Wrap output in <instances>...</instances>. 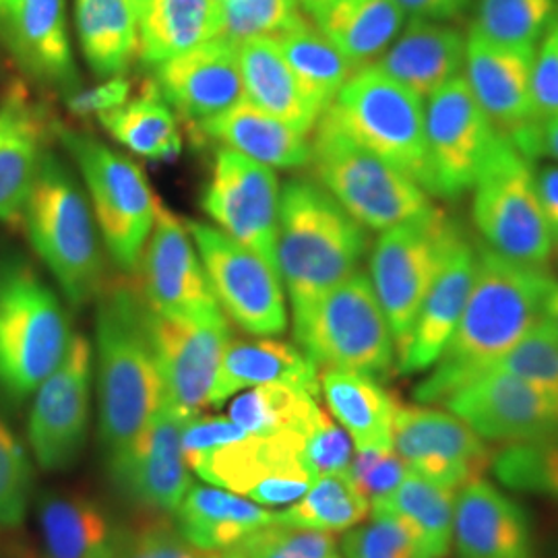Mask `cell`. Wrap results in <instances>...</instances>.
I'll use <instances>...</instances> for the list:
<instances>
[{
	"instance_id": "1",
	"label": "cell",
	"mask_w": 558,
	"mask_h": 558,
	"mask_svg": "<svg viewBox=\"0 0 558 558\" xmlns=\"http://www.w3.org/2000/svg\"><path fill=\"white\" fill-rule=\"evenodd\" d=\"M555 281L548 269L525 267L486 244L478 246L476 276L463 315L430 375L416 387L420 403H442L507 354L542 320L544 300Z\"/></svg>"
},
{
	"instance_id": "2",
	"label": "cell",
	"mask_w": 558,
	"mask_h": 558,
	"mask_svg": "<svg viewBox=\"0 0 558 558\" xmlns=\"http://www.w3.org/2000/svg\"><path fill=\"white\" fill-rule=\"evenodd\" d=\"M98 296L100 439L112 458L160 412L163 383L141 292L129 283H114L100 290Z\"/></svg>"
},
{
	"instance_id": "3",
	"label": "cell",
	"mask_w": 558,
	"mask_h": 558,
	"mask_svg": "<svg viewBox=\"0 0 558 558\" xmlns=\"http://www.w3.org/2000/svg\"><path fill=\"white\" fill-rule=\"evenodd\" d=\"M368 248L360 226L319 182L294 179L279 195L276 260L292 319L359 271Z\"/></svg>"
},
{
	"instance_id": "4",
	"label": "cell",
	"mask_w": 558,
	"mask_h": 558,
	"mask_svg": "<svg viewBox=\"0 0 558 558\" xmlns=\"http://www.w3.org/2000/svg\"><path fill=\"white\" fill-rule=\"evenodd\" d=\"M71 325L59 296L20 259H0V393H36L64 359Z\"/></svg>"
},
{
	"instance_id": "5",
	"label": "cell",
	"mask_w": 558,
	"mask_h": 558,
	"mask_svg": "<svg viewBox=\"0 0 558 558\" xmlns=\"http://www.w3.org/2000/svg\"><path fill=\"white\" fill-rule=\"evenodd\" d=\"M313 133L315 177L366 230L385 232L433 209L430 195L420 184L352 140L327 110Z\"/></svg>"
},
{
	"instance_id": "6",
	"label": "cell",
	"mask_w": 558,
	"mask_h": 558,
	"mask_svg": "<svg viewBox=\"0 0 558 558\" xmlns=\"http://www.w3.org/2000/svg\"><path fill=\"white\" fill-rule=\"evenodd\" d=\"M27 236L75 306L101 290V253L94 216L77 180L54 156L41 160L23 209Z\"/></svg>"
},
{
	"instance_id": "7",
	"label": "cell",
	"mask_w": 558,
	"mask_h": 558,
	"mask_svg": "<svg viewBox=\"0 0 558 558\" xmlns=\"http://www.w3.org/2000/svg\"><path fill=\"white\" fill-rule=\"evenodd\" d=\"M294 336L319 373L341 368L380 380L398 364L396 341L375 288L360 271L294 319Z\"/></svg>"
},
{
	"instance_id": "8",
	"label": "cell",
	"mask_w": 558,
	"mask_h": 558,
	"mask_svg": "<svg viewBox=\"0 0 558 558\" xmlns=\"http://www.w3.org/2000/svg\"><path fill=\"white\" fill-rule=\"evenodd\" d=\"M341 129L433 195L424 100L375 64L359 69L327 108Z\"/></svg>"
},
{
	"instance_id": "9",
	"label": "cell",
	"mask_w": 558,
	"mask_h": 558,
	"mask_svg": "<svg viewBox=\"0 0 558 558\" xmlns=\"http://www.w3.org/2000/svg\"><path fill=\"white\" fill-rule=\"evenodd\" d=\"M472 216L490 251L525 267L548 269L555 242L542 211L536 170L505 135L474 184Z\"/></svg>"
},
{
	"instance_id": "10",
	"label": "cell",
	"mask_w": 558,
	"mask_h": 558,
	"mask_svg": "<svg viewBox=\"0 0 558 558\" xmlns=\"http://www.w3.org/2000/svg\"><path fill=\"white\" fill-rule=\"evenodd\" d=\"M459 236L458 223L437 207L380 232L371 255V283L389 323L398 359L408 345L422 300Z\"/></svg>"
},
{
	"instance_id": "11",
	"label": "cell",
	"mask_w": 558,
	"mask_h": 558,
	"mask_svg": "<svg viewBox=\"0 0 558 558\" xmlns=\"http://www.w3.org/2000/svg\"><path fill=\"white\" fill-rule=\"evenodd\" d=\"M62 143L80 163L110 257L120 269H137L158 211L140 166L89 135L62 131Z\"/></svg>"
},
{
	"instance_id": "12",
	"label": "cell",
	"mask_w": 558,
	"mask_h": 558,
	"mask_svg": "<svg viewBox=\"0 0 558 558\" xmlns=\"http://www.w3.org/2000/svg\"><path fill=\"white\" fill-rule=\"evenodd\" d=\"M186 230L221 311L251 336H281L288 327V304L278 267L216 226L186 221Z\"/></svg>"
},
{
	"instance_id": "13",
	"label": "cell",
	"mask_w": 558,
	"mask_h": 558,
	"mask_svg": "<svg viewBox=\"0 0 558 558\" xmlns=\"http://www.w3.org/2000/svg\"><path fill=\"white\" fill-rule=\"evenodd\" d=\"M191 472L211 486L236 493L260 507H288L315 482L294 435H253L189 459Z\"/></svg>"
},
{
	"instance_id": "14",
	"label": "cell",
	"mask_w": 558,
	"mask_h": 558,
	"mask_svg": "<svg viewBox=\"0 0 558 558\" xmlns=\"http://www.w3.org/2000/svg\"><path fill=\"white\" fill-rule=\"evenodd\" d=\"M424 114L433 195L458 199L474 189L500 133L480 108L463 75L433 92Z\"/></svg>"
},
{
	"instance_id": "15",
	"label": "cell",
	"mask_w": 558,
	"mask_h": 558,
	"mask_svg": "<svg viewBox=\"0 0 558 558\" xmlns=\"http://www.w3.org/2000/svg\"><path fill=\"white\" fill-rule=\"evenodd\" d=\"M94 348L75 333L64 359L36 389L27 420V439L44 470L73 465L85 447L92 410Z\"/></svg>"
},
{
	"instance_id": "16",
	"label": "cell",
	"mask_w": 558,
	"mask_h": 558,
	"mask_svg": "<svg viewBox=\"0 0 558 558\" xmlns=\"http://www.w3.org/2000/svg\"><path fill=\"white\" fill-rule=\"evenodd\" d=\"M534 57L536 48L502 46L470 29L463 64V77L484 114L530 160L539 156L542 129L532 98Z\"/></svg>"
},
{
	"instance_id": "17",
	"label": "cell",
	"mask_w": 558,
	"mask_h": 558,
	"mask_svg": "<svg viewBox=\"0 0 558 558\" xmlns=\"http://www.w3.org/2000/svg\"><path fill=\"white\" fill-rule=\"evenodd\" d=\"M279 195L274 168L223 147L216 154L203 209L223 234L278 267Z\"/></svg>"
},
{
	"instance_id": "18",
	"label": "cell",
	"mask_w": 558,
	"mask_h": 558,
	"mask_svg": "<svg viewBox=\"0 0 558 558\" xmlns=\"http://www.w3.org/2000/svg\"><path fill=\"white\" fill-rule=\"evenodd\" d=\"M137 267L141 296L161 317L203 320L223 313L186 226L160 201Z\"/></svg>"
},
{
	"instance_id": "19",
	"label": "cell",
	"mask_w": 558,
	"mask_h": 558,
	"mask_svg": "<svg viewBox=\"0 0 558 558\" xmlns=\"http://www.w3.org/2000/svg\"><path fill=\"white\" fill-rule=\"evenodd\" d=\"M393 447L410 472L458 493L490 468L493 453L463 420L449 410L405 405L398 399Z\"/></svg>"
},
{
	"instance_id": "20",
	"label": "cell",
	"mask_w": 558,
	"mask_h": 558,
	"mask_svg": "<svg viewBox=\"0 0 558 558\" xmlns=\"http://www.w3.org/2000/svg\"><path fill=\"white\" fill-rule=\"evenodd\" d=\"M147 320L163 383V403L186 422L197 418L209 405L221 356L232 339L226 315L168 319L147 306Z\"/></svg>"
},
{
	"instance_id": "21",
	"label": "cell",
	"mask_w": 558,
	"mask_h": 558,
	"mask_svg": "<svg viewBox=\"0 0 558 558\" xmlns=\"http://www.w3.org/2000/svg\"><path fill=\"white\" fill-rule=\"evenodd\" d=\"M442 403L486 442L519 445L558 437L557 403L507 373H484Z\"/></svg>"
},
{
	"instance_id": "22",
	"label": "cell",
	"mask_w": 558,
	"mask_h": 558,
	"mask_svg": "<svg viewBox=\"0 0 558 558\" xmlns=\"http://www.w3.org/2000/svg\"><path fill=\"white\" fill-rule=\"evenodd\" d=\"M184 424L186 420L163 403L135 439L108 458L112 480L129 499L158 511L179 509L193 486L182 449Z\"/></svg>"
},
{
	"instance_id": "23",
	"label": "cell",
	"mask_w": 558,
	"mask_h": 558,
	"mask_svg": "<svg viewBox=\"0 0 558 558\" xmlns=\"http://www.w3.org/2000/svg\"><path fill=\"white\" fill-rule=\"evenodd\" d=\"M154 83L193 129L246 100L239 46L221 38L161 62L154 69Z\"/></svg>"
},
{
	"instance_id": "24",
	"label": "cell",
	"mask_w": 558,
	"mask_h": 558,
	"mask_svg": "<svg viewBox=\"0 0 558 558\" xmlns=\"http://www.w3.org/2000/svg\"><path fill=\"white\" fill-rule=\"evenodd\" d=\"M476 265L478 251L461 234L422 300L408 345L398 359L401 375L424 373L437 364L463 315Z\"/></svg>"
},
{
	"instance_id": "25",
	"label": "cell",
	"mask_w": 558,
	"mask_h": 558,
	"mask_svg": "<svg viewBox=\"0 0 558 558\" xmlns=\"http://www.w3.org/2000/svg\"><path fill=\"white\" fill-rule=\"evenodd\" d=\"M453 546L459 558H536L523 509L484 478L456 495Z\"/></svg>"
},
{
	"instance_id": "26",
	"label": "cell",
	"mask_w": 558,
	"mask_h": 558,
	"mask_svg": "<svg viewBox=\"0 0 558 558\" xmlns=\"http://www.w3.org/2000/svg\"><path fill=\"white\" fill-rule=\"evenodd\" d=\"M465 44L468 38L449 23L410 20L375 66L424 100L461 75Z\"/></svg>"
},
{
	"instance_id": "27",
	"label": "cell",
	"mask_w": 558,
	"mask_h": 558,
	"mask_svg": "<svg viewBox=\"0 0 558 558\" xmlns=\"http://www.w3.org/2000/svg\"><path fill=\"white\" fill-rule=\"evenodd\" d=\"M260 385H290L319 396V368L300 348L281 339H230L211 387L209 405L218 408Z\"/></svg>"
},
{
	"instance_id": "28",
	"label": "cell",
	"mask_w": 558,
	"mask_h": 558,
	"mask_svg": "<svg viewBox=\"0 0 558 558\" xmlns=\"http://www.w3.org/2000/svg\"><path fill=\"white\" fill-rule=\"evenodd\" d=\"M300 4L356 71L383 57L405 21L398 0H300Z\"/></svg>"
},
{
	"instance_id": "29",
	"label": "cell",
	"mask_w": 558,
	"mask_h": 558,
	"mask_svg": "<svg viewBox=\"0 0 558 558\" xmlns=\"http://www.w3.org/2000/svg\"><path fill=\"white\" fill-rule=\"evenodd\" d=\"M40 108L15 87L0 101V221L23 216L44 160Z\"/></svg>"
},
{
	"instance_id": "30",
	"label": "cell",
	"mask_w": 558,
	"mask_h": 558,
	"mask_svg": "<svg viewBox=\"0 0 558 558\" xmlns=\"http://www.w3.org/2000/svg\"><path fill=\"white\" fill-rule=\"evenodd\" d=\"M0 27L29 75L52 85L75 83L64 0H15Z\"/></svg>"
},
{
	"instance_id": "31",
	"label": "cell",
	"mask_w": 558,
	"mask_h": 558,
	"mask_svg": "<svg viewBox=\"0 0 558 558\" xmlns=\"http://www.w3.org/2000/svg\"><path fill=\"white\" fill-rule=\"evenodd\" d=\"M174 513L180 536L199 553L232 550L240 539L278 519V511L211 484L191 486Z\"/></svg>"
},
{
	"instance_id": "32",
	"label": "cell",
	"mask_w": 558,
	"mask_h": 558,
	"mask_svg": "<svg viewBox=\"0 0 558 558\" xmlns=\"http://www.w3.org/2000/svg\"><path fill=\"white\" fill-rule=\"evenodd\" d=\"M195 131L218 141L251 160L279 170H294L311 163V141L290 124L242 100L216 119L205 120Z\"/></svg>"
},
{
	"instance_id": "33",
	"label": "cell",
	"mask_w": 558,
	"mask_h": 558,
	"mask_svg": "<svg viewBox=\"0 0 558 558\" xmlns=\"http://www.w3.org/2000/svg\"><path fill=\"white\" fill-rule=\"evenodd\" d=\"M48 558H117L124 532L94 499L46 495L38 505Z\"/></svg>"
},
{
	"instance_id": "34",
	"label": "cell",
	"mask_w": 558,
	"mask_h": 558,
	"mask_svg": "<svg viewBox=\"0 0 558 558\" xmlns=\"http://www.w3.org/2000/svg\"><path fill=\"white\" fill-rule=\"evenodd\" d=\"M320 391L331 418L350 435L356 449L393 447L398 399L379 380L354 371L327 368L319 373Z\"/></svg>"
},
{
	"instance_id": "35",
	"label": "cell",
	"mask_w": 558,
	"mask_h": 558,
	"mask_svg": "<svg viewBox=\"0 0 558 558\" xmlns=\"http://www.w3.org/2000/svg\"><path fill=\"white\" fill-rule=\"evenodd\" d=\"M239 59L246 101L302 135L315 131L320 112L300 89L276 41H244L239 46Z\"/></svg>"
},
{
	"instance_id": "36",
	"label": "cell",
	"mask_w": 558,
	"mask_h": 558,
	"mask_svg": "<svg viewBox=\"0 0 558 558\" xmlns=\"http://www.w3.org/2000/svg\"><path fill=\"white\" fill-rule=\"evenodd\" d=\"M137 27L140 60L156 69L166 60L220 38L221 7L216 0H147Z\"/></svg>"
},
{
	"instance_id": "37",
	"label": "cell",
	"mask_w": 558,
	"mask_h": 558,
	"mask_svg": "<svg viewBox=\"0 0 558 558\" xmlns=\"http://www.w3.org/2000/svg\"><path fill=\"white\" fill-rule=\"evenodd\" d=\"M456 495L410 472L391 495L371 502V513L398 518L412 534L418 558H447L453 548Z\"/></svg>"
},
{
	"instance_id": "38",
	"label": "cell",
	"mask_w": 558,
	"mask_h": 558,
	"mask_svg": "<svg viewBox=\"0 0 558 558\" xmlns=\"http://www.w3.org/2000/svg\"><path fill=\"white\" fill-rule=\"evenodd\" d=\"M81 50L104 80L122 77L140 59L137 15L129 0H75Z\"/></svg>"
},
{
	"instance_id": "39",
	"label": "cell",
	"mask_w": 558,
	"mask_h": 558,
	"mask_svg": "<svg viewBox=\"0 0 558 558\" xmlns=\"http://www.w3.org/2000/svg\"><path fill=\"white\" fill-rule=\"evenodd\" d=\"M98 119L104 129L135 156L147 160H174L180 154L179 120L154 80L145 81L137 98H129Z\"/></svg>"
},
{
	"instance_id": "40",
	"label": "cell",
	"mask_w": 558,
	"mask_h": 558,
	"mask_svg": "<svg viewBox=\"0 0 558 558\" xmlns=\"http://www.w3.org/2000/svg\"><path fill=\"white\" fill-rule=\"evenodd\" d=\"M274 41L299 81L300 89L320 114L333 104L339 89L356 73L352 62L311 21Z\"/></svg>"
},
{
	"instance_id": "41",
	"label": "cell",
	"mask_w": 558,
	"mask_h": 558,
	"mask_svg": "<svg viewBox=\"0 0 558 558\" xmlns=\"http://www.w3.org/2000/svg\"><path fill=\"white\" fill-rule=\"evenodd\" d=\"M317 398L290 385H260L232 399L228 418L253 435H294L304 439L323 410Z\"/></svg>"
},
{
	"instance_id": "42",
	"label": "cell",
	"mask_w": 558,
	"mask_h": 558,
	"mask_svg": "<svg viewBox=\"0 0 558 558\" xmlns=\"http://www.w3.org/2000/svg\"><path fill=\"white\" fill-rule=\"evenodd\" d=\"M368 515L371 502L350 476L341 472L315 480L299 500L278 511V521L327 534H341L360 525Z\"/></svg>"
},
{
	"instance_id": "43",
	"label": "cell",
	"mask_w": 558,
	"mask_h": 558,
	"mask_svg": "<svg viewBox=\"0 0 558 558\" xmlns=\"http://www.w3.org/2000/svg\"><path fill=\"white\" fill-rule=\"evenodd\" d=\"M558 20V0H476L472 29L515 48H536Z\"/></svg>"
},
{
	"instance_id": "44",
	"label": "cell",
	"mask_w": 558,
	"mask_h": 558,
	"mask_svg": "<svg viewBox=\"0 0 558 558\" xmlns=\"http://www.w3.org/2000/svg\"><path fill=\"white\" fill-rule=\"evenodd\" d=\"M306 23L300 0H226L221 4L220 38L234 46L278 40Z\"/></svg>"
},
{
	"instance_id": "45",
	"label": "cell",
	"mask_w": 558,
	"mask_h": 558,
	"mask_svg": "<svg viewBox=\"0 0 558 558\" xmlns=\"http://www.w3.org/2000/svg\"><path fill=\"white\" fill-rule=\"evenodd\" d=\"M490 465L507 488L558 500V437L507 445Z\"/></svg>"
},
{
	"instance_id": "46",
	"label": "cell",
	"mask_w": 558,
	"mask_h": 558,
	"mask_svg": "<svg viewBox=\"0 0 558 558\" xmlns=\"http://www.w3.org/2000/svg\"><path fill=\"white\" fill-rule=\"evenodd\" d=\"M484 373H507L525 380L558 405V333L544 320L527 331ZM482 373V375H484Z\"/></svg>"
},
{
	"instance_id": "47",
	"label": "cell",
	"mask_w": 558,
	"mask_h": 558,
	"mask_svg": "<svg viewBox=\"0 0 558 558\" xmlns=\"http://www.w3.org/2000/svg\"><path fill=\"white\" fill-rule=\"evenodd\" d=\"M246 558H343L333 534L274 521L232 548Z\"/></svg>"
},
{
	"instance_id": "48",
	"label": "cell",
	"mask_w": 558,
	"mask_h": 558,
	"mask_svg": "<svg viewBox=\"0 0 558 558\" xmlns=\"http://www.w3.org/2000/svg\"><path fill=\"white\" fill-rule=\"evenodd\" d=\"M32 465L17 437L0 418V527L15 530L32 495Z\"/></svg>"
},
{
	"instance_id": "49",
	"label": "cell",
	"mask_w": 558,
	"mask_h": 558,
	"mask_svg": "<svg viewBox=\"0 0 558 558\" xmlns=\"http://www.w3.org/2000/svg\"><path fill=\"white\" fill-rule=\"evenodd\" d=\"M373 519L345 532L341 539L343 558H418L408 527L393 515L371 513Z\"/></svg>"
},
{
	"instance_id": "50",
	"label": "cell",
	"mask_w": 558,
	"mask_h": 558,
	"mask_svg": "<svg viewBox=\"0 0 558 558\" xmlns=\"http://www.w3.org/2000/svg\"><path fill=\"white\" fill-rule=\"evenodd\" d=\"M352 456L354 442L350 435L325 410H320L315 424L302 439V459L313 476L319 478L325 474L348 472Z\"/></svg>"
},
{
	"instance_id": "51",
	"label": "cell",
	"mask_w": 558,
	"mask_h": 558,
	"mask_svg": "<svg viewBox=\"0 0 558 558\" xmlns=\"http://www.w3.org/2000/svg\"><path fill=\"white\" fill-rule=\"evenodd\" d=\"M345 474L356 484V488L368 499V502H373L391 495L398 488L399 482L410 474V468L405 465L403 459L399 458L396 447H387V449L354 447V456Z\"/></svg>"
},
{
	"instance_id": "52",
	"label": "cell",
	"mask_w": 558,
	"mask_h": 558,
	"mask_svg": "<svg viewBox=\"0 0 558 558\" xmlns=\"http://www.w3.org/2000/svg\"><path fill=\"white\" fill-rule=\"evenodd\" d=\"M203 553L182 538L174 525L154 521L124 532L117 558H201Z\"/></svg>"
},
{
	"instance_id": "53",
	"label": "cell",
	"mask_w": 558,
	"mask_h": 558,
	"mask_svg": "<svg viewBox=\"0 0 558 558\" xmlns=\"http://www.w3.org/2000/svg\"><path fill=\"white\" fill-rule=\"evenodd\" d=\"M534 114L539 126L558 117V20L542 38L532 71Z\"/></svg>"
},
{
	"instance_id": "54",
	"label": "cell",
	"mask_w": 558,
	"mask_h": 558,
	"mask_svg": "<svg viewBox=\"0 0 558 558\" xmlns=\"http://www.w3.org/2000/svg\"><path fill=\"white\" fill-rule=\"evenodd\" d=\"M131 89H133V85H131V81L124 80V75L110 77L92 89L75 92L66 100V106L77 117H92V114L100 117L104 112H110L129 100Z\"/></svg>"
},
{
	"instance_id": "55",
	"label": "cell",
	"mask_w": 558,
	"mask_h": 558,
	"mask_svg": "<svg viewBox=\"0 0 558 558\" xmlns=\"http://www.w3.org/2000/svg\"><path fill=\"white\" fill-rule=\"evenodd\" d=\"M398 4L412 20L449 23L461 17L472 0H398Z\"/></svg>"
},
{
	"instance_id": "56",
	"label": "cell",
	"mask_w": 558,
	"mask_h": 558,
	"mask_svg": "<svg viewBox=\"0 0 558 558\" xmlns=\"http://www.w3.org/2000/svg\"><path fill=\"white\" fill-rule=\"evenodd\" d=\"M536 189H538L542 211L548 223L550 236L558 246V166H544L536 170Z\"/></svg>"
},
{
	"instance_id": "57",
	"label": "cell",
	"mask_w": 558,
	"mask_h": 558,
	"mask_svg": "<svg viewBox=\"0 0 558 558\" xmlns=\"http://www.w3.org/2000/svg\"><path fill=\"white\" fill-rule=\"evenodd\" d=\"M542 154L558 160V117L544 122L539 129V156Z\"/></svg>"
},
{
	"instance_id": "58",
	"label": "cell",
	"mask_w": 558,
	"mask_h": 558,
	"mask_svg": "<svg viewBox=\"0 0 558 558\" xmlns=\"http://www.w3.org/2000/svg\"><path fill=\"white\" fill-rule=\"evenodd\" d=\"M542 320L548 323L558 333V281L553 283V288L548 290L546 300H544V313H542Z\"/></svg>"
},
{
	"instance_id": "59",
	"label": "cell",
	"mask_w": 558,
	"mask_h": 558,
	"mask_svg": "<svg viewBox=\"0 0 558 558\" xmlns=\"http://www.w3.org/2000/svg\"><path fill=\"white\" fill-rule=\"evenodd\" d=\"M201 558H246L239 555V553H232V550H223V553H207V555H201Z\"/></svg>"
},
{
	"instance_id": "60",
	"label": "cell",
	"mask_w": 558,
	"mask_h": 558,
	"mask_svg": "<svg viewBox=\"0 0 558 558\" xmlns=\"http://www.w3.org/2000/svg\"><path fill=\"white\" fill-rule=\"evenodd\" d=\"M13 2H15V0H0V25H2V21L7 20V15H9L11 7H13Z\"/></svg>"
},
{
	"instance_id": "61",
	"label": "cell",
	"mask_w": 558,
	"mask_h": 558,
	"mask_svg": "<svg viewBox=\"0 0 558 558\" xmlns=\"http://www.w3.org/2000/svg\"><path fill=\"white\" fill-rule=\"evenodd\" d=\"M131 2V7H133V11H135V15H137V20H140L141 11L145 9V4H147V0H129Z\"/></svg>"
},
{
	"instance_id": "62",
	"label": "cell",
	"mask_w": 558,
	"mask_h": 558,
	"mask_svg": "<svg viewBox=\"0 0 558 558\" xmlns=\"http://www.w3.org/2000/svg\"><path fill=\"white\" fill-rule=\"evenodd\" d=\"M216 2H218V4H220V7H221V4H223V2H226V0H216Z\"/></svg>"
},
{
	"instance_id": "63",
	"label": "cell",
	"mask_w": 558,
	"mask_h": 558,
	"mask_svg": "<svg viewBox=\"0 0 558 558\" xmlns=\"http://www.w3.org/2000/svg\"><path fill=\"white\" fill-rule=\"evenodd\" d=\"M557 253H558V246H557Z\"/></svg>"
}]
</instances>
